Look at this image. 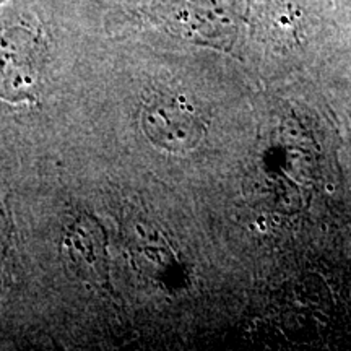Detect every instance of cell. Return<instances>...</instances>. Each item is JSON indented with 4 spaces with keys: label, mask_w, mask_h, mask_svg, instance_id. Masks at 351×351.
Here are the masks:
<instances>
[{
    "label": "cell",
    "mask_w": 351,
    "mask_h": 351,
    "mask_svg": "<svg viewBox=\"0 0 351 351\" xmlns=\"http://www.w3.org/2000/svg\"><path fill=\"white\" fill-rule=\"evenodd\" d=\"M137 5L152 23L191 43L230 49L238 36V0H137Z\"/></svg>",
    "instance_id": "obj_1"
},
{
    "label": "cell",
    "mask_w": 351,
    "mask_h": 351,
    "mask_svg": "<svg viewBox=\"0 0 351 351\" xmlns=\"http://www.w3.org/2000/svg\"><path fill=\"white\" fill-rule=\"evenodd\" d=\"M47 43L34 25L12 23L0 29V99L15 106L34 104L43 91Z\"/></svg>",
    "instance_id": "obj_2"
},
{
    "label": "cell",
    "mask_w": 351,
    "mask_h": 351,
    "mask_svg": "<svg viewBox=\"0 0 351 351\" xmlns=\"http://www.w3.org/2000/svg\"><path fill=\"white\" fill-rule=\"evenodd\" d=\"M140 127L153 147L171 155H186L197 148L205 135L199 109L186 96L155 93L142 104Z\"/></svg>",
    "instance_id": "obj_3"
},
{
    "label": "cell",
    "mask_w": 351,
    "mask_h": 351,
    "mask_svg": "<svg viewBox=\"0 0 351 351\" xmlns=\"http://www.w3.org/2000/svg\"><path fill=\"white\" fill-rule=\"evenodd\" d=\"M60 252L65 265L80 282L106 296L114 295L109 232L96 215L80 212L70 219Z\"/></svg>",
    "instance_id": "obj_4"
},
{
    "label": "cell",
    "mask_w": 351,
    "mask_h": 351,
    "mask_svg": "<svg viewBox=\"0 0 351 351\" xmlns=\"http://www.w3.org/2000/svg\"><path fill=\"white\" fill-rule=\"evenodd\" d=\"M302 0H251L254 23L275 41L293 36L300 21Z\"/></svg>",
    "instance_id": "obj_5"
},
{
    "label": "cell",
    "mask_w": 351,
    "mask_h": 351,
    "mask_svg": "<svg viewBox=\"0 0 351 351\" xmlns=\"http://www.w3.org/2000/svg\"><path fill=\"white\" fill-rule=\"evenodd\" d=\"M13 244H15L13 215L5 197L0 195V302L5 293L8 271H10Z\"/></svg>",
    "instance_id": "obj_6"
},
{
    "label": "cell",
    "mask_w": 351,
    "mask_h": 351,
    "mask_svg": "<svg viewBox=\"0 0 351 351\" xmlns=\"http://www.w3.org/2000/svg\"><path fill=\"white\" fill-rule=\"evenodd\" d=\"M8 2H10V0H0V7H3V5H5V3H8Z\"/></svg>",
    "instance_id": "obj_7"
}]
</instances>
